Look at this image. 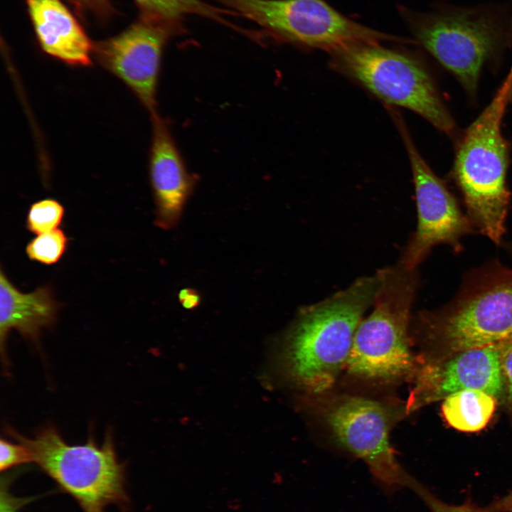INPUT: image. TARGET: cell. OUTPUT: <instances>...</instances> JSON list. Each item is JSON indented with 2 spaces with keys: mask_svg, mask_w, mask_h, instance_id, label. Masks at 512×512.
Here are the masks:
<instances>
[{
  "mask_svg": "<svg viewBox=\"0 0 512 512\" xmlns=\"http://www.w3.org/2000/svg\"><path fill=\"white\" fill-rule=\"evenodd\" d=\"M380 272L300 309L282 334L276 356L278 376L304 395L330 392L345 366L355 332L373 306Z\"/></svg>",
  "mask_w": 512,
  "mask_h": 512,
  "instance_id": "1",
  "label": "cell"
},
{
  "mask_svg": "<svg viewBox=\"0 0 512 512\" xmlns=\"http://www.w3.org/2000/svg\"><path fill=\"white\" fill-rule=\"evenodd\" d=\"M410 331L422 361L512 338V270L493 261L472 270L450 302L412 318Z\"/></svg>",
  "mask_w": 512,
  "mask_h": 512,
  "instance_id": "2",
  "label": "cell"
},
{
  "mask_svg": "<svg viewBox=\"0 0 512 512\" xmlns=\"http://www.w3.org/2000/svg\"><path fill=\"white\" fill-rule=\"evenodd\" d=\"M380 272L373 310L357 327L344 370L352 378L390 385L410 380L418 365L410 329L419 275L401 261Z\"/></svg>",
  "mask_w": 512,
  "mask_h": 512,
  "instance_id": "3",
  "label": "cell"
},
{
  "mask_svg": "<svg viewBox=\"0 0 512 512\" xmlns=\"http://www.w3.org/2000/svg\"><path fill=\"white\" fill-rule=\"evenodd\" d=\"M512 89V68L495 96L468 127L454 166L467 216L475 230L500 245L511 193L506 185L508 146L501 124Z\"/></svg>",
  "mask_w": 512,
  "mask_h": 512,
  "instance_id": "4",
  "label": "cell"
},
{
  "mask_svg": "<svg viewBox=\"0 0 512 512\" xmlns=\"http://www.w3.org/2000/svg\"><path fill=\"white\" fill-rule=\"evenodd\" d=\"M7 432L28 448L32 461L84 512H105L110 505L129 512L125 466L118 459L111 432L100 445L92 437L83 444H68L52 426L41 428L33 437L11 428Z\"/></svg>",
  "mask_w": 512,
  "mask_h": 512,
  "instance_id": "5",
  "label": "cell"
},
{
  "mask_svg": "<svg viewBox=\"0 0 512 512\" xmlns=\"http://www.w3.org/2000/svg\"><path fill=\"white\" fill-rule=\"evenodd\" d=\"M302 398L306 411L341 448L366 464L384 491L407 488L412 476L398 461L390 442L392 428L407 415L405 404L331 391Z\"/></svg>",
  "mask_w": 512,
  "mask_h": 512,
  "instance_id": "6",
  "label": "cell"
},
{
  "mask_svg": "<svg viewBox=\"0 0 512 512\" xmlns=\"http://www.w3.org/2000/svg\"><path fill=\"white\" fill-rule=\"evenodd\" d=\"M379 43H360L341 48L331 53V63L386 103L410 110L438 129L452 134L454 121L422 64Z\"/></svg>",
  "mask_w": 512,
  "mask_h": 512,
  "instance_id": "7",
  "label": "cell"
},
{
  "mask_svg": "<svg viewBox=\"0 0 512 512\" xmlns=\"http://www.w3.org/2000/svg\"><path fill=\"white\" fill-rule=\"evenodd\" d=\"M280 40L330 53L360 43L403 41L353 21L324 0H214Z\"/></svg>",
  "mask_w": 512,
  "mask_h": 512,
  "instance_id": "8",
  "label": "cell"
},
{
  "mask_svg": "<svg viewBox=\"0 0 512 512\" xmlns=\"http://www.w3.org/2000/svg\"><path fill=\"white\" fill-rule=\"evenodd\" d=\"M390 112L410 163L417 210L416 230L400 261L408 269L415 270L437 245L447 244L455 252H461V239L475 229L453 194L419 153L402 118L393 110Z\"/></svg>",
  "mask_w": 512,
  "mask_h": 512,
  "instance_id": "9",
  "label": "cell"
},
{
  "mask_svg": "<svg viewBox=\"0 0 512 512\" xmlns=\"http://www.w3.org/2000/svg\"><path fill=\"white\" fill-rule=\"evenodd\" d=\"M178 23L141 17L119 34L94 43L92 57L121 80L151 116L157 114L156 90L164 48Z\"/></svg>",
  "mask_w": 512,
  "mask_h": 512,
  "instance_id": "10",
  "label": "cell"
},
{
  "mask_svg": "<svg viewBox=\"0 0 512 512\" xmlns=\"http://www.w3.org/2000/svg\"><path fill=\"white\" fill-rule=\"evenodd\" d=\"M501 343L458 352L444 358L422 361L410 380L407 415L469 389L484 391L501 401Z\"/></svg>",
  "mask_w": 512,
  "mask_h": 512,
  "instance_id": "11",
  "label": "cell"
},
{
  "mask_svg": "<svg viewBox=\"0 0 512 512\" xmlns=\"http://www.w3.org/2000/svg\"><path fill=\"white\" fill-rule=\"evenodd\" d=\"M409 21L425 48L455 75L468 92H475L481 67L494 46L491 28L484 21L462 16Z\"/></svg>",
  "mask_w": 512,
  "mask_h": 512,
  "instance_id": "12",
  "label": "cell"
},
{
  "mask_svg": "<svg viewBox=\"0 0 512 512\" xmlns=\"http://www.w3.org/2000/svg\"><path fill=\"white\" fill-rule=\"evenodd\" d=\"M151 118L149 178L155 203L154 223L168 230L180 222L196 181L188 171L166 121L158 113Z\"/></svg>",
  "mask_w": 512,
  "mask_h": 512,
  "instance_id": "13",
  "label": "cell"
},
{
  "mask_svg": "<svg viewBox=\"0 0 512 512\" xmlns=\"http://www.w3.org/2000/svg\"><path fill=\"white\" fill-rule=\"evenodd\" d=\"M41 49L72 66L92 63L94 43L60 0H26Z\"/></svg>",
  "mask_w": 512,
  "mask_h": 512,
  "instance_id": "14",
  "label": "cell"
},
{
  "mask_svg": "<svg viewBox=\"0 0 512 512\" xmlns=\"http://www.w3.org/2000/svg\"><path fill=\"white\" fill-rule=\"evenodd\" d=\"M58 303L48 286L24 293L0 271V341L1 358L7 364L6 341L10 330L37 341L43 329L53 326L57 319Z\"/></svg>",
  "mask_w": 512,
  "mask_h": 512,
  "instance_id": "15",
  "label": "cell"
},
{
  "mask_svg": "<svg viewBox=\"0 0 512 512\" xmlns=\"http://www.w3.org/2000/svg\"><path fill=\"white\" fill-rule=\"evenodd\" d=\"M498 400L479 390L458 392L443 400L442 413L452 427L464 432H474L484 428L491 420Z\"/></svg>",
  "mask_w": 512,
  "mask_h": 512,
  "instance_id": "16",
  "label": "cell"
},
{
  "mask_svg": "<svg viewBox=\"0 0 512 512\" xmlns=\"http://www.w3.org/2000/svg\"><path fill=\"white\" fill-rule=\"evenodd\" d=\"M141 17L179 23L186 15L194 14L230 25L225 19L228 14L237 15L211 6L201 0H134Z\"/></svg>",
  "mask_w": 512,
  "mask_h": 512,
  "instance_id": "17",
  "label": "cell"
},
{
  "mask_svg": "<svg viewBox=\"0 0 512 512\" xmlns=\"http://www.w3.org/2000/svg\"><path fill=\"white\" fill-rule=\"evenodd\" d=\"M68 238L58 228L38 235L26 247V252L31 260L44 265L58 262L67 249Z\"/></svg>",
  "mask_w": 512,
  "mask_h": 512,
  "instance_id": "18",
  "label": "cell"
},
{
  "mask_svg": "<svg viewBox=\"0 0 512 512\" xmlns=\"http://www.w3.org/2000/svg\"><path fill=\"white\" fill-rule=\"evenodd\" d=\"M65 213L63 206L56 200L46 198L33 203L28 212L27 229L37 235L56 229Z\"/></svg>",
  "mask_w": 512,
  "mask_h": 512,
  "instance_id": "19",
  "label": "cell"
},
{
  "mask_svg": "<svg viewBox=\"0 0 512 512\" xmlns=\"http://www.w3.org/2000/svg\"><path fill=\"white\" fill-rule=\"evenodd\" d=\"M407 488L425 503L431 512H484L483 508L479 507L470 499L460 505H451L443 502L413 476Z\"/></svg>",
  "mask_w": 512,
  "mask_h": 512,
  "instance_id": "20",
  "label": "cell"
},
{
  "mask_svg": "<svg viewBox=\"0 0 512 512\" xmlns=\"http://www.w3.org/2000/svg\"><path fill=\"white\" fill-rule=\"evenodd\" d=\"M500 358L503 380L501 402L512 420V338L501 342Z\"/></svg>",
  "mask_w": 512,
  "mask_h": 512,
  "instance_id": "21",
  "label": "cell"
},
{
  "mask_svg": "<svg viewBox=\"0 0 512 512\" xmlns=\"http://www.w3.org/2000/svg\"><path fill=\"white\" fill-rule=\"evenodd\" d=\"M32 461L28 448L21 443H12L6 439L0 441V469L6 471L12 467Z\"/></svg>",
  "mask_w": 512,
  "mask_h": 512,
  "instance_id": "22",
  "label": "cell"
},
{
  "mask_svg": "<svg viewBox=\"0 0 512 512\" xmlns=\"http://www.w3.org/2000/svg\"><path fill=\"white\" fill-rule=\"evenodd\" d=\"M82 11L105 15L110 11V0H68Z\"/></svg>",
  "mask_w": 512,
  "mask_h": 512,
  "instance_id": "23",
  "label": "cell"
},
{
  "mask_svg": "<svg viewBox=\"0 0 512 512\" xmlns=\"http://www.w3.org/2000/svg\"><path fill=\"white\" fill-rule=\"evenodd\" d=\"M178 298L181 306L186 309H193L197 307L201 302L200 294L191 288L181 289Z\"/></svg>",
  "mask_w": 512,
  "mask_h": 512,
  "instance_id": "24",
  "label": "cell"
},
{
  "mask_svg": "<svg viewBox=\"0 0 512 512\" xmlns=\"http://www.w3.org/2000/svg\"><path fill=\"white\" fill-rule=\"evenodd\" d=\"M484 512H512V490L483 508Z\"/></svg>",
  "mask_w": 512,
  "mask_h": 512,
  "instance_id": "25",
  "label": "cell"
},
{
  "mask_svg": "<svg viewBox=\"0 0 512 512\" xmlns=\"http://www.w3.org/2000/svg\"><path fill=\"white\" fill-rule=\"evenodd\" d=\"M511 97H512V89H511V94H510V99L511 98Z\"/></svg>",
  "mask_w": 512,
  "mask_h": 512,
  "instance_id": "26",
  "label": "cell"
},
{
  "mask_svg": "<svg viewBox=\"0 0 512 512\" xmlns=\"http://www.w3.org/2000/svg\"><path fill=\"white\" fill-rule=\"evenodd\" d=\"M512 247V245H511Z\"/></svg>",
  "mask_w": 512,
  "mask_h": 512,
  "instance_id": "27",
  "label": "cell"
}]
</instances>
